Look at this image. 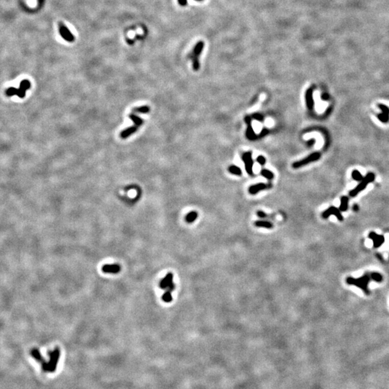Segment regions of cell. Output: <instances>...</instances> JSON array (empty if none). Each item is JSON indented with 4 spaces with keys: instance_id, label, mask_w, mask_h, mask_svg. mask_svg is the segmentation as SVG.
I'll use <instances>...</instances> for the list:
<instances>
[{
    "instance_id": "6da1fadb",
    "label": "cell",
    "mask_w": 389,
    "mask_h": 389,
    "mask_svg": "<svg viewBox=\"0 0 389 389\" xmlns=\"http://www.w3.org/2000/svg\"><path fill=\"white\" fill-rule=\"evenodd\" d=\"M370 280H374L376 282H380L382 280V276L379 273L373 272V273L367 274L362 276V278L358 279H354L352 278H348L347 280V282L349 285H354L356 286L359 287L365 293L368 294V283Z\"/></svg>"
},
{
    "instance_id": "7a4b0ae2",
    "label": "cell",
    "mask_w": 389,
    "mask_h": 389,
    "mask_svg": "<svg viewBox=\"0 0 389 389\" xmlns=\"http://www.w3.org/2000/svg\"><path fill=\"white\" fill-rule=\"evenodd\" d=\"M50 360L46 362L45 364L42 365V370L45 373H54L56 370L57 365L60 357V349L58 347L55 348L53 351L48 352Z\"/></svg>"
},
{
    "instance_id": "3957f363",
    "label": "cell",
    "mask_w": 389,
    "mask_h": 389,
    "mask_svg": "<svg viewBox=\"0 0 389 389\" xmlns=\"http://www.w3.org/2000/svg\"><path fill=\"white\" fill-rule=\"evenodd\" d=\"M204 46H205V43L203 41H200L199 42L196 43L195 47L193 48L192 52L188 55V58L191 59L192 62V68L195 71H198L201 68V63H200V56L203 51Z\"/></svg>"
},
{
    "instance_id": "277c9868",
    "label": "cell",
    "mask_w": 389,
    "mask_h": 389,
    "mask_svg": "<svg viewBox=\"0 0 389 389\" xmlns=\"http://www.w3.org/2000/svg\"><path fill=\"white\" fill-rule=\"evenodd\" d=\"M30 87H31V84H30V81L28 80H23L19 84V89H16L15 87H10L6 90L5 94L7 97L17 95L19 98L23 99L26 95V91L30 89Z\"/></svg>"
},
{
    "instance_id": "5b68a950",
    "label": "cell",
    "mask_w": 389,
    "mask_h": 389,
    "mask_svg": "<svg viewBox=\"0 0 389 389\" xmlns=\"http://www.w3.org/2000/svg\"><path fill=\"white\" fill-rule=\"evenodd\" d=\"M374 179H375L374 174L372 172H369L368 175H367L365 177H363V179L360 181V184H358L355 188H354L352 190H351L350 192H349V195H350L351 197H355L358 193L363 190L368 185L369 183H370V182L374 181Z\"/></svg>"
},
{
    "instance_id": "8992f818",
    "label": "cell",
    "mask_w": 389,
    "mask_h": 389,
    "mask_svg": "<svg viewBox=\"0 0 389 389\" xmlns=\"http://www.w3.org/2000/svg\"><path fill=\"white\" fill-rule=\"evenodd\" d=\"M321 157V154L318 152H315L311 153L309 156H308L307 157H305V159L300 160V161L296 162H294L293 164V167L294 169H298V168H300L303 166L306 165L308 164L311 163V162L317 161L318 159H319Z\"/></svg>"
},
{
    "instance_id": "52a82bcc",
    "label": "cell",
    "mask_w": 389,
    "mask_h": 389,
    "mask_svg": "<svg viewBox=\"0 0 389 389\" xmlns=\"http://www.w3.org/2000/svg\"><path fill=\"white\" fill-rule=\"evenodd\" d=\"M58 31L61 36L68 42L72 43L75 40L74 35L70 32V30L68 29L67 26L64 25V24L61 23V22L58 23Z\"/></svg>"
},
{
    "instance_id": "ba28073f",
    "label": "cell",
    "mask_w": 389,
    "mask_h": 389,
    "mask_svg": "<svg viewBox=\"0 0 389 389\" xmlns=\"http://www.w3.org/2000/svg\"><path fill=\"white\" fill-rule=\"evenodd\" d=\"M242 159L245 164V169L249 175H253V170H252V166H253V160L252 158V152L248 151L245 152L242 156Z\"/></svg>"
},
{
    "instance_id": "9c48e42d",
    "label": "cell",
    "mask_w": 389,
    "mask_h": 389,
    "mask_svg": "<svg viewBox=\"0 0 389 389\" xmlns=\"http://www.w3.org/2000/svg\"><path fill=\"white\" fill-rule=\"evenodd\" d=\"M331 215H334V216H335L337 218V219L339 220V221H343V216H342L341 213H340V210L337 209V208L334 207V206L329 207L326 210H325V211L323 213L322 217L324 218H329L331 216Z\"/></svg>"
},
{
    "instance_id": "30bf717a",
    "label": "cell",
    "mask_w": 389,
    "mask_h": 389,
    "mask_svg": "<svg viewBox=\"0 0 389 389\" xmlns=\"http://www.w3.org/2000/svg\"><path fill=\"white\" fill-rule=\"evenodd\" d=\"M379 108L382 110V113L378 115V118L382 123H387L389 120V108L383 104H378Z\"/></svg>"
},
{
    "instance_id": "8fae6325",
    "label": "cell",
    "mask_w": 389,
    "mask_h": 389,
    "mask_svg": "<svg viewBox=\"0 0 389 389\" xmlns=\"http://www.w3.org/2000/svg\"><path fill=\"white\" fill-rule=\"evenodd\" d=\"M120 266L118 264H108V265H105L103 266L102 270L103 272L105 273H110V274H117L120 272Z\"/></svg>"
},
{
    "instance_id": "7c38bea8",
    "label": "cell",
    "mask_w": 389,
    "mask_h": 389,
    "mask_svg": "<svg viewBox=\"0 0 389 389\" xmlns=\"http://www.w3.org/2000/svg\"><path fill=\"white\" fill-rule=\"evenodd\" d=\"M245 122L246 123L247 125V137L248 139L254 140L257 139V135L254 133L253 128H252V121H251V118L249 116H247L245 118Z\"/></svg>"
},
{
    "instance_id": "4fadbf2b",
    "label": "cell",
    "mask_w": 389,
    "mask_h": 389,
    "mask_svg": "<svg viewBox=\"0 0 389 389\" xmlns=\"http://www.w3.org/2000/svg\"><path fill=\"white\" fill-rule=\"evenodd\" d=\"M271 187L272 185L270 184H267L264 183H259L257 184H254V185L250 186L249 188V192L252 195H255L257 193H258L259 191L270 188Z\"/></svg>"
},
{
    "instance_id": "5bb4252c",
    "label": "cell",
    "mask_w": 389,
    "mask_h": 389,
    "mask_svg": "<svg viewBox=\"0 0 389 389\" xmlns=\"http://www.w3.org/2000/svg\"><path fill=\"white\" fill-rule=\"evenodd\" d=\"M173 284V274L172 273H168L164 278L162 279L160 283L159 286L162 289L166 290Z\"/></svg>"
},
{
    "instance_id": "9a60e30c",
    "label": "cell",
    "mask_w": 389,
    "mask_h": 389,
    "mask_svg": "<svg viewBox=\"0 0 389 389\" xmlns=\"http://www.w3.org/2000/svg\"><path fill=\"white\" fill-rule=\"evenodd\" d=\"M305 102H306V106L309 110H312L314 107V101L313 98V89L312 88H310L306 91L305 93Z\"/></svg>"
},
{
    "instance_id": "2e32d148",
    "label": "cell",
    "mask_w": 389,
    "mask_h": 389,
    "mask_svg": "<svg viewBox=\"0 0 389 389\" xmlns=\"http://www.w3.org/2000/svg\"><path fill=\"white\" fill-rule=\"evenodd\" d=\"M369 238L373 240V244H374L375 247H378L380 246H381L382 244L384 243V241H385L383 236L377 235L374 232L370 233V235H369Z\"/></svg>"
},
{
    "instance_id": "e0dca14e",
    "label": "cell",
    "mask_w": 389,
    "mask_h": 389,
    "mask_svg": "<svg viewBox=\"0 0 389 389\" xmlns=\"http://www.w3.org/2000/svg\"><path fill=\"white\" fill-rule=\"evenodd\" d=\"M175 284H173L168 287L167 289H166V292L163 294L162 296V300L163 301H164L165 303H170L172 300V292L175 290Z\"/></svg>"
},
{
    "instance_id": "ac0fdd59",
    "label": "cell",
    "mask_w": 389,
    "mask_h": 389,
    "mask_svg": "<svg viewBox=\"0 0 389 389\" xmlns=\"http://www.w3.org/2000/svg\"><path fill=\"white\" fill-rule=\"evenodd\" d=\"M138 126H136V125L133 126L128 127V128L125 129L124 131H123L121 133H120V137L125 139V138H128V136H131L132 134L136 133V132L138 131Z\"/></svg>"
},
{
    "instance_id": "d6986e66",
    "label": "cell",
    "mask_w": 389,
    "mask_h": 389,
    "mask_svg": "<svg viewBox=\"0 0 389 389\" xmlns=\"http://www.w3.org/2000/svg\"><path fill=\"white\" fill-rule=\"evenodd\" d=\"M254 225H255L257 227H261V228H272L274 226V225L271 223V222L266 221H257L254 223Z\"/></svg>"
},
{
    "instance_id": "ffe728a7",
    "label": "cell",
    "mask_w": 389,
    "mask_h": 389,
    "mask_svg": "<svg viewBox=\"0 0 389 389\" xmlns=\"http://www.w3.org/2000/svg\"><path fill=\"white\" fill-rule=\"evenodd\" d=\"M128 117L131 118L132 120H133L136 126H137L138 127L142 126L143 123H144V120H143V119L138 117V116L136 115L135 114H133V113L130 114V115H128Z\"/></svg>"
},
{
    "instance_id": "44dd1931",
    "label": "cell",
    "mask_w": 389,
    "mask_h": 389,
    "mask_svg": "<svg viewBox=\"0 0 389 389\" xmlns=\"http://www.w3.org/2000/svg\"><path fill=\"white\" fill-rule=\"evenodd\" d=\"M348 201L349 198L346 196L342 197L341 198V203H340L339 210L341 211H346L348 208Z\"/></svg>"
},
{
    "instance_id": "7402d4cb",
    "label": "cell",
    "mask_w": 389,
    "mask_h": 389,
    "mask_svg": "<svg viewBox=\"0 0 389 389\" xmlns=\"http://www.w3.org/2000/svg\"><path fill=\"white\" fill-rule=\"evenodd\" d=\"M197 218V213L196 211H191L185 217V221L189 223H193Z\"/></svg>"
},
{
    "instance_id": "603a6c76",
    "label": "cell",
    "mask_w": 389,
    "mask_h": 389,
    "mask_svg": "<svg viewBox=\"0 0 389 389\" xmlns=\"http://www.w3.org/2000/svg\"><path fill=\"white\" fill-rule=\"evenodd\" d=\"M228 171L233 174V175H238V176H241L242 175V172H241V170L239 167H238L237 166H230L229 168H228Z\"/></svg>"
},
{
    "instance_id": "cb8c5ba5",
    "label": "cell",
    "mask_w": 389,
    "mask_h": 389,
    "mask_svg": "<svg viewBox=\"0 0 389 389\" xmlns=\"http://www.w3.org/2000/svg\"><path fill=\"white\" fill-rule=\"evenodd\" d=\"M133 112H136V113H148L150 112V107L149 106H141V107H136L133 110Z\"/></svg>"
},
{
    "instance_id": "d4e9b609",
    "label": "cell",
    "mask_w": 389,
    "mask_h": 389,
    "mask_svg": "<svg viewBox=\"0 0 389 389\" xmlns=\"http://www.w3.org/2000/svg\"><path fill=\"white\" fill-rule=\"evenodd\" d=\"M261 175L268 179H273V177H274V174L272 173L271 171L267 170H261Z\"/></svg>"
},
{
    "instance_id": "484cf974",
    "label": "cell",
    "mask_w": 389,
    "mask_h": 389,
    "mask_svg": "<svg viewBox=\"0 0 389 389\" xmlns=\"http://www.w3.org/2000/svg\"><path fill=\"white\" fill-rule=\"evenodd\" d=\"M352 177L353 179L356 180V181H359V182H360L362 179H363L362 175L360 173V172L358 170H354L352 173Z\"/></svg>"
},
{
    "instance_id": "4316f807",
    "label": "cell",
    "mask_w": 389,
    "mask_h": 389,
    "mask_svg": "<svg viewBox=\"0 0 389 389\" xmlns=\"http://www.w3.org/2000/svg\"><path fill=\"white\" fill-rule=\"evenodd\" d=\"M257 162L260 165L262 166L265 164L266 159L263 157V156H259V157L257 158Z\"/></svg>"
},
{
    "instance_id": "83f0119b",
    "label": "cell",
    "mask_w": 389,
    "mask_h": 389,
    "mask_svg": "<svg viewBox=\"0 0 389 389\" xmlns=\"http://www.w3.org/2000/svg\"><path fill=\"white\" fill-rule=\"evenodd\" d=\"M257 214L258 217L261 218H265L267 217V215L265 212L261 211V210H259V211L257 212Z\"/></svg>"
},
{
    "instance_id": "f1b7e54d",
    "label": "cell",
    "mask_w": 389,
    "mask_h": 389,
    "mask_svg": "<svg viewBox=\"0 0 389 389\" xmlns=\"http://www.w3.org/2000/svg\"><path fill=\"white\" fill-rule=\"evenodd\" d=\"M195 1L197 2H201L203 0H195ZM178 3H179L181 6H186L188 4V0H178Z\"/></svg>"
},
{
    "instance_id": "f546056e",
    "label": "cell",
    "mask_w": 389,
    "mask_h": 389,
    "mask_svg": "<svg viewBox=\"0 0 389 389\" xmlns=\"http://www.w3.org/2000/svg\"><path fill=\"white\" fill-rule=\"evenodd\" d=\"M252 117H253L254 119L259 120V121H261V120H263V116L261 115H260V114H258V113L257 114H253V115H252Z\"/></svg>"
},
{
    "instance_id": "4dcf8cb0",
    "label": "cell",
    "mask_w": 389,
    "mask_h": 389,
    "mask_svg": "<svg viewBox=\"0 0 389 389\" xmlns=\"http://www.w3.org/2000/svg\"><path fill=\"white\" fill-rule=\"evenodd\" d=\"M268 132H269V131H267V129H264L263 131H261V132L260 137H261V136H262V137H263V136H265L267 135V134L268 133Z\"/></svg>"
},
{
    "instance_id": "1f68e13d",
    "label": "cell",
    "mask_w": 389,
    "mask_h": 389,
    "mask_svg": "<svg viewBox=\"0 0 389 389\" xmlns=\"http://www.w3.org/2000/svg\"><path fill=\"white\" fill-rule=\"evenodd\" d=\"M322 98L323 100H329V95L325 93L324 94H322Z\"/></svg>"
}]
</instances>
